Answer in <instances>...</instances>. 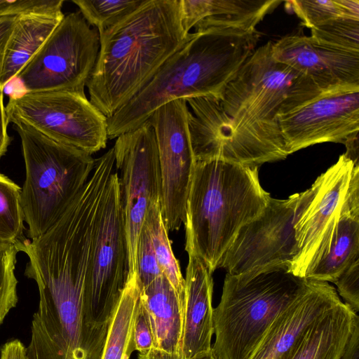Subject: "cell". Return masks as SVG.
I'll list each match as a JSON object with an SVG mask.
<instances>
[{"label":"cell","mask_w":359,"mask_h":359,"mask_svg":"<svg viewBox=\"0 0 359 359\" xmlns=\"http://www.w3.org/2000/svg\"><path fill=\"white\" fill-rule=\"evenodd\" d=\"M180 0H144L100 35L87 82L90 102L107 118L130 101L188 40Z\"/></svg>","instance_id":"6da1fadb"},{"label":"cell","mask_w":359,"mask_h":359,"mask_svg":"<svg viewBox=\"0 0 359 359\" xmlns=\"http://www.w3.org/2000/svg\"><path fill=\"white\" fill-rule=\"evenodd\" d=\"M272 42L255 49L219 99L231 119L242 164L257 166L290 155L278 116L322 90L311 79L273 59Z\"/></svg>","instance_id":"7a4b0ae2"},{"label":"cell","mask_w":359,"mask_h":359,"mask_svg":"<svg viewBox=\"0 0 359 359\" xmlns=\"http://www.w3.org/2000/svg\"><path fill=\"white\" fill-rule=\"evenodd\" d=\"M257 29H206L190 33L186 43L148 83L107 118L108 139L137 128L163 104L178 99H219L226 85L253 53Z\"/></svg>","instance_id":"3957f363"},{"label":"cell","mask_w":359,"mask_h":359,"mask_svg":"<svg viewBox=\"0 0 359 359\" xmlns=\"http://www.w3.org/2000/svg\"><path fill=\"white\" fill-rule=\"evenodd\" d=\"M270 197L257 166L196 161L186 203L185 250L212 273L241 228L263 212Z\"/></svg>","instance_id":"277c9868"},{"label":"cell","mask_w":359,"mask_h":359,"mask_svg":"<svg viewBox=\"0 0 359 359\" xmlns=\"http://www.w3.org/2000/svg\"><path fill=\"white\" fill-rule=\"evenodd\" d=\"M308 283L284 268L226 273L220 302L213 309L216 359H251L274 320Z\"/></svg>","instance_id":"5b68a950"},{"label":"cell","mask_w":359,"mask_h":359,"mask_svg":"<svg viewBox=\"0 0 359 359\" xmlns=\"http://www.w3.org/2000/svg\"><path fill=\"white\" fill-rule=\"evenodd\" d=\"M18 133L25 164L21 203L29 238L46 232L61 217L88 180L92 156L57 142L19 120Z\"/></svg>","instance_id":"8992f818"},{"label":"cell","mask_w":359,"mask_h":359,"mask_svg":"<svg viewBox=\"0 0 359 359\" xmlns=\"http://www.w3.org/2000/svg\"><path fill=\"white\" fill-rule=\"evenodd\" d=\"M99 50V32L91 28L81 13L64 15L36 54L11 81L18 82L20 88L13 96L43 91L86 95L85 86Z\"/></svg>","instance_id":"52a82bcc"},{"label":"cell","mask_w":359,"mask_h":359,"mask_svg":"<svg viewBox=\"0 0 359 359\" xmlns=\"http://www.w3.org/2000/svg\"><path fill=\"white\" fill-rule=\"evenodd\" d=\"M315 191L313 183L287 199L270 197L263 212L238 231L219 268L231 275L276 268L289 270L298 254L294 224Z\"/></svg>","instance_id":"ba28073f"},{"label":"cell","mask_w":359,"mask_h":359,"mask_svg":"<svg viewBox=\"0 0 359 359\" xmlns=\"http://www.w3.org/2000/svg\"><path fill=\"white\" fill-rule=\"evenodd\" d=\"M8 123L19 120L48 137L90 155L105 148L107 118L86 95L67 91L9 97Z\"/></svg>","instance_id":"9c48e42d"},{"label":"cell","mask_w":359,"mask_h":359,"mask_svg":"<svg viewBox=\"0 0 359 359\" xmlns=\"http://www.w3.org/2000/svg\"><path fill=\"white\" fill-rule=\"evenodd\" d=\"M124 212L129 254V275L136 270V248L146 215L161 202V175L154 129L147 121L118 137L113 147Z\"/></svg>","instance_id":"30bf717a"},{"label":"cell","mask_w":359,"mask_h":359,"mask_svg":"<svg viewBox=\"0 0 359 359\" xmlns=\"http://www.w3.org/2000/svg\"><path fill=\"white\" fill-rule=\"evenodd\" d=\"M129 276V254L117 172L111 175L97 226L87 292L89 311L110 322Z\"/></svg>","instance_id":"8fae6325"},{"label":"cell","mask_w":359,"mask_h":359,"mask_svg":"<svg viewBox=\"0 0 359 359\" xmlns=\"http://www.w3.org/2000/svg\"><path fill=\"white\" fill-rule=\"evenodd\" d=\"M185 99L169 102L147 120L158 148L161 175V214L168 232L178 230L185 220L186 203L194 168Z\"/></svg>","instance_id":"7c38bea8"},{"label":"cell","mask_w":359,"mask_h":359,"mask_svg":"<svg viewBox=\"0 0 359 359\" xmlns=\"http://www.w3.org/2000/svg\"><path fill=\"white\" fill-rule=\"evenodd\" d=\"M278 119L290 154L323 142L345 144L358 135L359 85L323 91Z\"/></svg>","instance_id":"4fadbf2b"},{"label":"cell","mask_w":359,"mask_h":359,"mask_svg":"<svg viewBox=\"0 0 359 359\" xmlns=\"http://www.w3.org/2000/svg\"><path fill=\"white\" fill-rule=\"evenodd\" d=\"M271 53L323 91L359 85V52L332 47L311 36L287 35L272 43Z\"/></svg>","instance_id":"5bb4252c"},{"label":"cell","mask_w":359,"mask_h":359,"mask_svg":"<svg viewBox=\"0 0 359 359\" xmlns=\"http://www.w3.org/2000/svg\"><path fill=\"white\" fill-rule=\"evenodd\" d=\"M355 166L344 154L315 181V194L294 224L298 254L289 272L304 278L323 232L342 204Z\"/></svg>","instance_id":"9a60e30c"},{"label":"cell","mask_w":359,"mask_h":359,"mask_svg":"<svg viewBox=\"0 0 359 359\" xmlns=\"http://www.w3.org/2000/svg\"><path fill=\"white\" fill-rule=\"evenodd\" d=\"M357 259H359V166H355L352 170L342 204L323 232L304 278L334 283Z\"/></svg>","instance_id":"2e32d148"},{"label":"cell","mask_w":359,"mask_h":359,"mask_svg":"<svg viewBox=\"0 0 359 359\" xmlns=\"http://www.w3.org/2000/svg\"><path fill=\"white\" fill-rule=\"evenodd\" d=\"M340 301L328 282L309 280L306 289L274 320L251 359H290L311 327Z\"/></svg>","instance_id":"e0dca14e"},{"label":"cell","mask_w":359,"mask_h":359,"mask_svg":"<svg viewBox=\"0 0 359 359\" xmlns=\"http://www.w3.org/2000/svg\"><path fill=\"white\" fill-rule=\"evenodd\" d=\"M188 255L180 348L182 359L210 351L214 333L212 273L199 257Z\"/></svg>","instance_id":"ac0fdd59"},{"label":"cell","mask_w":359,"mask_h":359,"mask_svg":"<svg viewBox=\"0 0 359 359\" xmlns=\"http://www.w3.org/2000/svg\"><path fill=\"white\" fill-rule=\"evenodd\" d=\"M188 126L196 161L221 159L242 164L231 122L219 99L196 97L185 99Z\"/></svg>","instance_id":"d6986e66"},{"label":"cell","mask_w":359,"mask_h":359,"mask_svg":"<svg viewBox=\"0 0 359 359\" xmlns=\"http://www.w3.org/2000/svg\"><path fill=\"white\" fill-rule=\"evenodd\" d=\"M278 0H180L181 20L185 33L206 29L249 32L273 11Z\"/></svg>","instance_id":"ffe728a7"},{"label":"cell","mask_w":359,"mask_h":359,"mask_svg":"<svg viewBox=\"0 0 359 359\" xmlns=\"http://www.w3.org/2000/svg\"><path fill=\"white\" fill-rule=\"evenodd\" d=\"M140 299L150 322L155 348L181 354L184 311L165 276L140 288Z\"/></svg>","instance_id":"44dd1931"},{"label":"cell","mask_w":359,"mask_h":359,"mask_svg":"<svg viewBox=\"0 0 359 359\" xmlns=\"http://www.w3.org/2000/svg\"><path fill=\"white\" fill-rule=\"evenodd\" d=\"M357 316L340 301L311 327L290 359H340Z\"/></svg>","instance_id":"7402d4cb"},{"label":"cell","mask_w":359,"mask_h":359,"mask_svg":"<svg viewBox=\"0 0 359 359\" xmlns=\"http://www.w3.org/2000/svg\"><path fill=\"white\" fill-rule=\"evenodd\" d=\"M63 15L32 14L18 17L8 41L1 72L0 89L4 91L36 54Z\"/></svg>","instance_id":"603a6c76"},{"label":"cell","mask_w":359,"mask_h":359,"mask_svg":"<svg viewBox=\"0 0 359 359\" xmlns=\"http://www.w3.org/2000/svg\"><path fill=\"white\" fill-rule=\"evenodd\" d=\"M140 286L136 271L129 275L111 319L100 359H129L133 352L131 339L140 304Z\"/></svg>","instance_id":"cb8c5ba5"},{"label":"cell","mask_w":359,"mask_h":359,"mask_svg":"<svg viewBox=\"0 0 359 359\" xmlns=\"http://www.w3.org/2000/svg\"><path fill=\"white\" fill-rule=\"evenodd\" d=\"M146 225L154 246L156 257L163 275L175 290L183 311L185 302V281L179 262L172 250L168 231L163 220L161 202L151 203L146 215Z\"/></svg>","instance_id":"d4e9b609"},{"label":"cell","mask_w":359,"mask_h":359,"mask_svg":"<svg viewBox=\"0 0 359 359\" xmlns=\"http://www.w3.org/2000/svg\"><path fill=\"white\" fill-rule=\"evenodd\" d=\"M21 189L0 173V248L15 246L24 238Z\"/></svg>","instance_id":"484cf974"},{"label":"cell","mask_w":359,"mask_h":359,"mask_svg":"<svg viewBox=\"0 0 359 359\" xmlns=\"http://www.w3.org/2000/svg\"><path fill=\"white\" fill-rule=\"evenodd\" d=\"M286 4L309 29L339 18L359 20L358 0H292Z\"/></svg>","instance_id":"4316f807"},{"label":"cell","mask_w":359,"mask_h":359,"mask_svg":"<svg viewBox=\"0 0 359 359\" xmlns=\"http://www.w3.org/2000/svg\"><path fill=\"white\" fill-rule=\"evenodd\" d=\"M144 0H72L86 22L99 34L111 27L138 8Z\"/></svg>","instance_id":"83f0119b"},{"label":"cell","mask_w":359,"mask_h":359,"mask_svg":"<svg viewBox=\"0 0 359 359\" xmlns=\"http://www.w3.org/2000/svg\"><path fill=\"white\" fill-rule=\"evenodd\" d=\"M310 29V36L320 43L348 51L359 52V20L339 18Z\"/></svg>","instance_id":"f1b7e54d"},{"label":"cell","mask_w":359,"mask_h":359,"mask_svg":"<svg viewBox=\"0 0 359 359\" xmlns=\"http://www.w3.org/2000/svg\"><path fill=\"white\" fill-rule=\"evenodd\" d=\"M18 252L15 245L0 248V325L18 301L14 272Z\"/></svg>","instance_id":"f546056e"},{"label":"cell","mask_w":359,"mask_h":359,"mask_svg":"<svg viewBox=\"0 0 359 359\" xmlns=\"http://www.w3.org/2000/svg\"><path fill=\"white\" fill-rule=\"evenodd\" d=\"M136 273L140 288H144L163 275L158 266L149 231L144 224L136 248Z\"/></svg>","instance_id":"4dcf8cb0"},{"label":"cell","mask_w":359,"mask_h":359,"mask_svg":"<svg viewBox=\"0 0 359 359\" xmlns=\"http://www.w3.org/2000/svg\"><path fill=\"white\" fill-rule=\"evenodd\" d=\"M62 0H0V16L63 15Z\"/></svg>","instance_id":"1f68e13d"},{"label":"cell","mask_w":359,"mask_h":359,"mask_svg":"<svg viewBox=\"0 0 359 359\" xmlns=\"http://www.w3.org/2000/svg\"><path fill=\"white\" fill-rule=\"evenodd\" d=\"M345 304L357 313L359 311V259L350 264L333 283Z\"/></svg>","instance_id":"d6a6232c"},{"label":"cell","mask_w":359,"mask_h":359,"mask_svg":"<svg viewBox=\"0 0 359 359\" xmlns=\"http://www.w3.org/2000/svg\"><path fill=\"white\" fill-rule=\"evenodd\" d=\"M131 344L133 351L139 353L155 347L150 322L140 299L133 325Z\"/></svg>","instance_id":"836d02e7"},{"label":"cell","mask_w":359,"mask_h":359,"mask_svg":"<svg viewBox=\"0 0 359 359\" xmlns=\"http://www.w3.org/2000/svg\"><path fill=\"white\" fill-rule=\"evenodd\" d=\"M19 16H0V74L1 72L6 48Z\"/></svg>","instance_id":"e575fe53"},{"label":"cell","mask_w":359,"mask_h":359,"mask_svg":"<svg viewBox=\"0 0 359 359\" xmlns=\"http://www.w3.org/2000/svg\"><path fill=\"white\" fill-rule=\"evenodd\" d=\"M0 359H28L27 347L19 339L8 341L0 348Z\"/></svg>","instance_id":"d590c367"},{"label":"cell","mask_w":359,"mask_h":359,"mask_svg":"<svg viewBox=\"0 0 359 359\" xmlns=\"http://www.w3.org/2000/svg\"><path fill=\"white\" fill-rule=\"evenodd\" d=\"M340 359H359V317L356 316L351 334Z\"/></svg>","instance_id":"8d00e7d4"},{"label":"cell","mask_w":359,"mask_h":359,"mask_svg":"<svg viewBox=\"0 0 359 359\" xmlns=\"http://www.w3.org/2000/svg\"><path fill=\"white\" fill-rule=\"evenodd\" d=\"M8 122L4 104V91L0 89V158L5 154L11 142L7 133Z\"/></svg>","instance_id":"74e56055"},{"label":"cell","mask_w":359,"mask_h":359,"mask_svg":"<svg viewBox=\"0 0 359 359\" xmlns=\"http://www.w3.org/2000/svg\"><path fill=\"white\" fill-rule=\"evenodd\" d=\"M139 359H182L180 353H169L157 348H152L139 353Z\"/></svg>","instance_id":"f35d334b"},{"label":"cell","mask_w":359,"mask_h":359,"mask_svg":"<svg viewBox=\"0 0 359 359\" xmlns=\"http://www.w3.org/2000/svg\"><path fill=\"white\" fill-rule=\"evenodd\" d=\"M189 359H216L212 352V349L207 352L199 353Z\"/></svg>","instance_id":"ab89813d"}]
</instances>
